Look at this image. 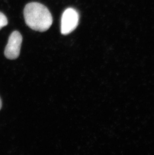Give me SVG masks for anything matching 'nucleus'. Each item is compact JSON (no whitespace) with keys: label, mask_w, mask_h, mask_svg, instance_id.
<instances>
[{"label":"nucleus","mask_w":154,"mask_h":155,"mask_svg":"<svg viewBox=\"0 0 154 155\" xmlns=\"http://www.w3.org/2000/svg\"><path fill=\"white\" fill-rule=\"evenodd\" d=\"M24 16L27 25L35 31L41 32L48 30L53 23V17L48 8L38 2L26 5Z\"/></svg>","instance_id":"obj_1"},{"label":"nucleus","mask_w":154,"mask_h":155,"mask_svg":"<svg viewBox=\"0 0 154 155\" xmlns=\"http://www.w3.org/2000/svg\"><path fill=\"white\" fill-rule=\"evenodd\" d=\"M79 15L75 9L69 8L62 14L61 32L63 35H68L72 32L78 25Z\"/></svg>","instance_id":"obj_2"},{"label":"nucleus","mask_w":154,"mask_h":155,"mask_svg":"<svg viewBox=\"0 0 154 155\" xmlns=\"http://www.w3.org/2000/svg\"><path fill=\"white\" fill-rule=\"evenodd\" d=\"M23 38L20 33L14 31L9 37L8 44L5 49L4 54L6 58L13 60L17 58L20 53Z\"/></svg>","instance_id":"obj_3"},{"label":"nucleus","mask_w":154,"mask_h":155,"mask_svg":"<svg viewBox=\"0 0 154 155\" xmlns=\"http://www.w3.org/2000/svg\"><path fill=\"white\" fill-rule=\"evenodd\" d=\"M8 23V22L6 16L0 12V30L4 27L7 25Z\"/></svg>","instance_id":"obj_4"},{"label":"nucleus","mask_w":154,"mask_h":155,"mask_svg":"<svg viewBox=\"0 0 154 155\" xmlns=\"http://www.w3.org/2000/svg\"><path fill=\"white\" fill-rule=\"evenodd\" d=\"M2 106V104L1 100V98H0V110L1 109Z\"/></svg>","instance_id":"obj_5"}]
</instances>
